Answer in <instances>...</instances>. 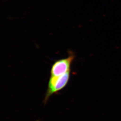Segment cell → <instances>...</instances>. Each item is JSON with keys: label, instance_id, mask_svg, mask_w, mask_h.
Returning a JSON list of instances; mask_svg holds the SVG:
<instances>
[{"label": "cell", "instance_id": "cell-2", "mask_svg": "<svg viewBox=\"0 0 121 121\" xmlns=\"http://www.w3.org/2000/svg\"><path fill=\"white\" fill-rule=\"evenodd\" d=\"M75 57V54L73 52H69L67 57L55 61L52 65L50 76H58L70 71L71 65Z\"/></svg>", "mask_w": 121, "mask_h": 121}, {"label": "cell", "instance_id": "cell-1", "mask_svg": "<svg viewBox=\"0 0 121 121\" xmlns=\"http://www.w3.org/2000/svg\"><path fill=\"white\" fill-rule=\"evenodd\" d=\"M70 77V71L58 76H50L43 102L46 103L51 96L58 94L59 91L64 89L68 83Z\"/></svg>", "mask_w": 121, "mask_h": 121}]
</instances>
